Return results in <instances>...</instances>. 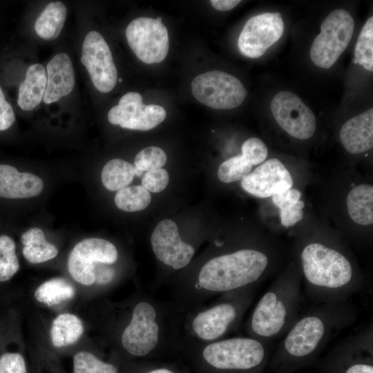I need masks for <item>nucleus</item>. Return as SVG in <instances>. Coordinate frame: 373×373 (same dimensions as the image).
<instances>
[{
  "label": "nucleus",
  "mask_w": 373,
  "mask_h": 373,
  "mask_svg": "<svg viewBox=\"0 0 373 373\" xmlns=\"http://www.w3.org/2000/svg\"><path fill=\"white\" fill-rule=\"evenodd\" d=\"M356 313L347 300L320 303L298 316L271 357L280 373H292L309 365L339 332L354 323Z\"/></svg>",
  "instance_id": "obj_1"
},
{
  "label": "nucleus",
  "mask_w": 373,
  "mask_h": 373,
  "mask_svg": "<svg viewBox=\"0 0 373 373\" xmlns=\"http://www.w3.org/2000/svg\"><path fill=\"white\" fill-rule=\"evenodd\" d=\"M300 260L307 294L318 304L347 300L364 286L348 258L332 246L309 242Z\"/></svg>",
  "instance_id": "obj_2"
},
{
  "label": "nucleus",
  "mask_w": 373,
  "mask_h": 373,
  "mask_svg": "<svg viewBox=\"0 0 373 373\" xmlns=\"http://www.w3.org/2000/svg\"><path fill=\"white\" fill-rule=\"evenodd\" d=\"M300 283V276L291 272L281 275L270 285L249 321L253 338L268 343L285 335L298 316Z\"/></svg>",
  "instance_id": "obj_3"
},
{
  "label": "nucleus",
  "mask_w": 373,
  "mask_h": 373,
  "mask_svg": "<svg viewBox=\"0 0 373 373\" xmlns=\"http://www.w3.org/2000/svg\"><path fill=\"white\" fill-rule=\"evenodd\" d=\"M269 265L266 252L241 249L209 260L199 273L198 283L210 291H231L259 281L266 276Z\"/></svg>",
  "instance_id": "obj_4"
},
{
  "label": "nucleus",
  "mask_w": 373,
  "mask_h": 373,
  "mask_svg": "<svg viewBox=\"0 0 373 373\" xmlns=\"http://www.w3.org/2000/svg\"><path fill=\"white\" fill-rule=\"evenodd\" d=\"M204 361L213 368L228 373H262L269 361L268 343L253 337H236L208 345Z\"/></svg>",
  "instance_id": "obj_5"
},
{
  "label": "nucleus",
  "mask_w": 373,
  "mask_h": 373,
  "mask_svg": "<svg viewBox=\"0 0 373 373\" xmlns=\"http://www.w3.org/2000/svg\"><path fill=\"white\" fill-rule=\"evenodd\" d=\"M354 29L352 16L344 9L332 11L321 25L309 50L313 64L321 68H331L350 42Z\"/></svg>",
  "instance_id": "obj_6"
},
{
  "label": "nucleus",
  "mask_w": 373,
  "mask_h": 373,
  "mask_svg": "<svg viewBox=\"0 0 373 373\" xmlns=\"http://www.w3.org/2000/svg\"><path fill=\"white\" fill-rule=\"evenodd\" d=\"M327 373H373V330L370 325L340 342L327 356Z\"/></svg>",
  "instance_id": "obj_7"
},
{
  "label": "nucleus",
  "mask_w": 373,
  "mask_h": 373,
  "mask_svg": "<svg viewBox=\"0 0 373 373\" xmlns=\"http://www.w3.org/2000/svg\"><path fill=\"white\" fill-rule=\"evenodd\" d=\"M191 90L197 100L215 109L236 108L247 95L237 77L220 70H211L196 76L191 82Z\"/></svg>",
  "instance_id": "obj_8"
},
{
  "label": "nucleus",
  "mask_w": 373,
  "mask_h": 373,
  "mask_svg": "<svg viewBox=\"0 0 373 373\" xmlns=\"http://www.w3.org/2000/svg\"><path fill=\"white\" fill-rule=\"evenodd\" d=\"M126 37L131 50L145 64L162 62L168 54L169 33L161 17L133 19L126 28Z\"/></svg>",
  "instance_id": "obj_9"
},
{
  "label": "nucleus",
  "mask_w": 373,
  "mask_h": 373,
  "mask_svg": "<svg viewBox=\"0 0 373 373\" xmlns=\"http://www.w3.org/2000/svg\"><path fill=\"white\" fill-rule=\"evenodd\" d=\"M270 108L278 124L291 137L305 140L314 134L315 115L294 93L287 90L278 93L271 102Z\"/></svg>",
  "instance_id": "obj_10"
},
{
  "label": "nucleus",
  "mask_w": 373,
  "mask_h": 373,
  "mask_svg": "<svg viewBox=\"0 0 373 373\" xmlns=\"http://www.w3.org/2000/svg\"><path fill=\"white\" fill-rule=\"evenodd\" d=\"M117 258V251L111 242L90 238L78 242L68 259V269L72 276L83 285L95 283V262L112 264Z\"/></svg>",
  "instance_id": "obj_11"
},
{
  "label": "nucleus",
  "mask_w": 373,
  "mask_h": 373,
  "mask_svg": "<svg viewBox=\"0 0 373 373\" xmlns=\"http://www.w3.org/2000/svg\"><path fill=\"white\" fill-rule=\"evenodd\" d=\"M81 62L99 91L108 93L114 88L117 82V70L111 49L99 32L91 30L86 35Z\"/></svg>",
  "instance_id": "obj_12"
},
{
  "label": "nucleus",
  "mask_w": 373,
  "mask_h": 373,
  "mask_svg": "<svg viewBox=\"0 0 373 373\" xmlns=\"http://www.w3.org/2000/svg\"><path fill=\"white\" fill-rule=\"evenodd\" d=\"M284 31V23L279 12H265L247 20L238 39L240 53L249 58L262 56L278 41Z\"/></svg>",
  "instance_id": "obj_13"
},
{
  "label": "nucleus",
  "mask_w": 373,
  "mask_h": 373,
  "mask_svg": "<svg viewBox=\"0 0 373 373\" xmlns=\"http://www.w3.org/2000/svg\"><path fill=\"white\" fill-rule=\"evenodd\" d=\"M165 109L159 105L143 103L142 95L128 92L119 99V104L110 109L108 120L114 125L131 130H151L166 118Z\"/></svg>",
  "instance_id": "obj_14"
},
{
  "label": "nucleus",
  "mask_w": 373,
  "mask_h": 373,
  "mask_svg": "<svg viewBox=\"0 0 373 373\" xmlns=\"http://www.w3.org/2000/svg\"><path fill=\"white\" fill-rule=\"evenodd\" d=\"M155 308L147 302L137 303L132 318L122 335V345L130 354L143 356L157 345L159 325L155 321Z\"/></svg>",
  "instance_id": "obj_15"
},
{
  "label": "nucleus",
  "mask_w": 373,
  "mask_h": 373,
  "mask_svg": "<svg viewBox=\"0 0 373 373\" xmlns=\"http://www.w3.org/2000/svg\"><path fill=\"white\" fill-rule=\"evenodd\" d=\"M151 243L156 258L175 269L186 266L195 253L191 245L181 240L177 224L170 219H164L156 225Z\"/></svg>",
  "instance_id": "obj_16"
},
{
  "label": "nucleus",
  "mask_w": 373,
  "mask_h": 373,
  "mask_svg": "<svg viewBox=\"0 0 373 373\" xmlns=\"http://www.w3.org/2000/svg\"><path fill=\"white\" fill-rule=\"evenodd\" d=\"M292 186L291 173L276 158L265 161L241 181V186L247 193L261 198L272 197Z\"/></svg>",
  "instance_id": "obj_17"
},
{
  "label": "nucleus",
  "mask_w": 373,
  "mask_h": 373,
  "mask_svg": "<svg viewBox=\"0 0 373 373\" xmlns=\"http://www.w3.org/2000/svg\"><path fill=\"white\" fill-rule=\"evenodd\" d=\"M238 307L225 302L199 313L193 319L192 328L202 339L213 341L223 336L236 322Z\"/></svg>",
  "instance_id": "obj_18"
},
{
  "label": "nucleus",
  "mask_w": 373,
  "mask_h": 373,
  "mask_svg": "<svg viewBox=\"0 0 373 373\" xmlns=\"http://www.w3.org/2000/svg\"><path fill=\"white\" fill-rule=\"evenodd\" d=\"M46 70L47 82L43 101L49 104L70 93L75 80L71 59L65 52L55 55L48 63Z\"/></svg>",
  "instance_id": "obj_19"
},
{
  "label": "nucleus",
  "mask_w": 373,
  "mask_h": 373,
  "mask_svg": "<svg viewBox=\"0 0 373 373\" xmlns=\"http://www.w3.org/2000/svg\"><path fill=\"white\" fill-rule=\"evenodd\" d=\"M44 182L36 175L19 172L10 165L0 164V197L21 199L38 195Z\"/></svg>",
  "instance_id": "obj_20"
},
{
  "label": "nucleus",
  "mask_w": 373,
  "mask_h": 373,
  "mask_svg": "<svg viewBox=\"0 0 373 373\" xmlns=\"http://www.w3.org/2000/svg\"><path fill=\"white\" fill-rule=\"evenodd\" d=\"M340 140L350 153L365 152L373 146V108L348 119L342 126Z\"/></svg>",
  "instance_id": "obj_21"
},
{
  "label": "nucleus",
  "mask_w": 373,
  "mask_h": 373,
  "mask_svg": "<svg viewBox=\"0 0 373 373\" xmlns=\"http://www.w3.org/2000/svg\"><path fill=\"white\" fill-rule=\"evenodd\" d=\"M47 82L46 70L40 64L28 66L24 80L18 90L17 104L21 109L30 111L36 108L44 97Z\"/></svg>",
  "instance_id": "obj_22"
},
{
  "label": "nucleus",
  "mask_w": 373,
  "mask_h": 373,
  "mask_svg": "<svg viewBox=\"0 0 373 373\" xmlns=\"http://www.w3.org/2000/svg\"><path fill=\"white\" fill-rule=\"evenodd\" d=\"M350 218L361 225H370L373 222V186L361 184L354 187L348 193L346 200Z\"/></svg>",
  "instance_id": "obj_23"
},
{
  "label": "nucleus",
  "mask_w": 373,
  "mask_h": 373,
  "mask_svg": "<svg viewBox=\"0 0 373 373\" xmlns=\"http://www.w3.org/2000/svg\"><path fill=\"white\" fill-rule=\"evenodd\" d=\"M23 245V255L30 263L37 264L50 260L57 256V247L47 242L44 231L39 228H32L21 237Z\"/></svg>",
  "instance_id": "obj_24"
},
{
  "label": "nucleus",
  "mask_w": 373,
  "mask_h": 373,
  "mask_svg": "<svg viewBox=\"0 0 373 373\" xmlns=\"http://www.w3.org/2000/svg\"><path fill=\"white\" fill-rule=\"evenodd\" d=\"M67 8L61 1L48 3L35 23L37 35L45 40L55 39L60 35L66 21Z\"/></svg>",
  "instance_id": "obj_25"
},
{
  "label": "nucleus",
  "mask_w": 373,
  "mask_h": 373,
  "mask_svg": "<svg viewBox=\"0 0 373 373\" xmlns=\"http://www.w3.org/2000/svg\"><path fill=\"white\" fill-rule=\"evenodd\" d=\"M84 332V325L79 318L73 314L58 315L52 321L50 328L52 344L56 347L75 344Z\"/></svg>",
  "instance_id": "obj_26"
},
{
  "label": "nucleus",
  "mask_w": 373,
  "mask_h": 373,
  "mask_svg": "<svg viewBox=\"0 0 373 373\" xmlns=\"http://www.w3.org/2000/svg\"><path fill=\"white\" fill-rule=\"evenodd\" d=\"M300 198L301 192L292 188L272 196L273 203L279 209L283 227H292L303 219L305 203Z\"/></svg>",
  "instance_id": "obj_27"
},
{
  "label": "nucleus",
  "mask_w": 373,
  "mask_h": 373,
  "mask_svg": "<svg viewBox=\"0 0 373 373\" xmlns=\"http://www.w3.org/2000/svg\"><path fill=\"white\" fill-rule=\"evenodd\" d=\"M135 167L119 158L112 159L104 166L101 178L104 186L110 191H118L127 186L135 176Z\"/></svg>",
  "instance_id": "obj_28"
},
{
  "label": "nucleus",
  "mask_w": 373,
  "mask_h": 373,
  "mask_svg": "<svg viewBox=\"0 0 373 373\" xmlns=\"http://www.w3.org/2000/svg\"><path fill=\"white\" fill-rule=\"evenodd\" d=\"M75 289L67 280L61 278L48 280L39 285L35 291V298L48 306L57 305L73 298Z\"/></svg>",
  "instance_id": "obj_29"
},
{
  "label": "nucleus",
  "mask_w": 373,
  "mask_h": 373,
  "mask_svg": "<svg viewBox=\"0 0 373 373\" xmlns=\"http://www.w3.org/2000/svg\"><path fill=\"white\" fill-rule=\"evenodd\" d=\"M151 201V196L142 185L126 186L118 190L115 196L117 207L124 211L134 212L146 209Z\"/></svg>",
  "instance_id": "obj_30"
},
{
  "label": "nucleus",
  "mask_w": 373,
  "mask_h": 373,
  "mask_svg": "<svg viewBox=\"0 0 373 373\" xmlns=\"http://www.w3.org/2000/svg\"><path fill=\"white\" fill-rule=\"evenodd\" d=\"M354 63L366 70L373 71V17L363 25L358 35L355 48Z\"/></svg>",
  "instance_id": "obj_31"
},
{
  "label": "nucleus",
  "mask_w": 373,
  "mask_h": 373,
  "mask_svg": "<svg viewBox=\"0 0 373 373\" xmlns=\"http://www.w3.org/2000/svg\"><path fill=\"white\" fill-rule=\"evenodd\" d=\"M253 164L242 154L230 157L222 162L218 170L219 180L224 183H231L242 180L249 175Z\"/></svg>",
  "instance_id": "obj_32"
},
{
  "label": "nucleus",
  "mask_w": 373,
  "mask_h": 373,
  "mask_svg": "<svg viewBox=\"0 0 373 373\" xmlns=\"http://www.w3.org/2000/svg\"><path fill=\"white\" fill-rule=\"evenodd\" d=\"M73 373H118L113 364L105 362L88 351L77 352L73 358Z\"/></svg>",
  "instance_id": "obj_33"
},
{
  "label": "nucleus",
  "mask_w": 373,
  "mask_h": 373,
  "mask_svg": "<svg viewBox=\"0 0 373 373\" xmlns=\"http://www.w3.org/2000/svg\"><path fill=\"white\" fill-rule=\"evenodd\" d=\"M15 243L9 236H0V282L10 280L19 270Z\"/></svg>",
  "instance_id": "obj_34"
},
{
  "label": "nucleus",
  "mask_w": 373,
  "mask_h": 373,
  "mask_svg": "<svg viewBox=\"0 0 373 373\" xmlns=\"http://www.w3.org/2000/svg\"><path fill=\"white\" fill-rule=\"evenodd\" d=\"M166 162L165 152L157 146H149L140 151L135 156V167L141 171L160 169Z\"/></svg>",
  "instance_id": "obj_35"
},
{
  "label": "nucleus",
  "mask_w": 373,
  "mask_h": 373,
  "mask_svg": "<svg viewBox=\"0 0 373 373\" xmlns=\"http://www.w3.org/2000/svg\"><path fill=\"white\" fill-rule=\"evenodd\" d=\"M241 150L242 154L251 161L253 166L264 162L268 154L267 146L258 137H251L245 141Z\"/></svg>",
  "instance_id": "obj_36"
},
{
  "label": "nucleus",
  "mask_w": 373,
  "mask_h": 373,
  "mask_svg": "<svg viewBox=\"0 0 373 373\" xmlns=\"http://www.w3.org/2000/svg\"><path fill=\"white\" fill-rule=\"evenodd\" d=\"M169 182L168 172L160 168L146 171L142 178V186L148 191L159 193L164 190Z\"/></svg>",
  "instance_id": "obj_37"
},
{
  "label": "nucleus",
  "mask_w": 373,
  "mask_h": 373,
  "mask_svg": "<svg viewBox=\"0 0 373 373\" xmlns=\"http://www.w3.org/2000/svg\"><path fill=\"white\" fill-rule=\"evenodd\" d=\"M0 373H28L24 357L15 352L2 354L0 356Z\"/></svg>",
  "instance_id": "obj_38"
},
{
  "label": "nucleus",
  "mask_w": 373,
  "mask_h": 373,
  "mask_svg": "<svg viewBox=\"0 0 373 373\" xmlns=\"http://www.w3.org/2000/svg\"><path fill=\"white\" fill-rule=\"evenodd\" d=\"M15 122V114L12 105L6 100L0 86V131L8 129Z\"/></svg>",
  "instance_id": "obj_39"
},
{
  "label": "nucleus",
  "mask_w": 373,
  "mask_h": 373,
  "mask_svg": "<svg viewBox=\"0 0 373 373\" xmlns=\"http://www.w3.org/2000/svg\"><path fill=\"white\" fill-rule=\"evenodd\" d=\"M212 6L220 11H228L234 8L240 3L238 0H211L210 1Z\"/></svg>",
  "instance_id": "obj_40"
},
{
  "label": "nucleus",
  "mask_w": 373,
  "mask_h": 373,
  "mask_svg": "<svg viewBox=\"0 0 373 373\" xmlns=\"http://www.w3.org/2000/svg\"><path fill=\"white\" fill-rule=\"evenodd\" d=\"M95 282L99 284L106 283L112 278V274L108 269L99 270L97 274H95Z\"/></svg>",
  "instance_id": "obj_41"
},
{
  "label": "nucleus",
  "mask_w": 373,
  "mask_h": 373,
  "mask_svg": "<svg viewBox=\"0 0 373 373\" xmlns=\"http://www.w3.org/2000/svg\"><path fill=\"white\" fill-rule=\"evenodd\" d=\"M148 373H173V372L171 370L162 368V369H157V370H152Z\"/></svg>",
  "instance_id": "obj_42"
},
{
  "label": "nucleus",
  "mask_w": 373,
  "mask_h": 373,
  "mask_svg": "<svg viewBox=\"0 0 373 373\" xmlns=\"http://www.w3.org/2000/svg\"><path fill=\"white\" fill-rule=\"evenodd\" d=\"M119 82H122V78H119Z\"/></svg>",
  "instance_id": "obj_43"
}]
</instances>
